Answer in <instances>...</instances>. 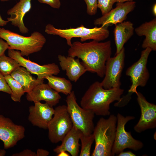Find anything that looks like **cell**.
Returning <instances> with one entry per match:
<instances>
[{
	"label": "cell",
	"instance_id": "35",
	"mask_svg": "<svg viewBox=\"0 0 156 156\" xmlns=\"http://www.w3.org/2000/svg\"><path fill=\"white\" fill-rule=\"evenodd\" d=\"M9 22L8 21H5L3 19L0 14V27L6 25Z\"/></svg>",
	"mask_w": 156,
	"mask_h": 156
},
{
	"label": "cell",
	"instance_id": "36",
	"mask_svg": "<svg viewBox=\"0 0 156 156\" xmlns=\"http://www.w3.org/2000/svg\"><path fill=\"white\" fill-rule=\"evenodd\" d=\"M57 156H70L69 155L67 152L66 151H62L58 153L57 154Z\"/></svg>",
	"mask_w": 156,
	"mask_h": 156
},
{
	"label": "cell",
	"instance_id": "26",
	"mask_svg": "<svg viewBox=\"0 0 156 156\" xmlns=\"http://www.w3.org/2000/svg\"><path fill=\"white\" fill-rule=\"evenodd\" d=\"M80 140L81 143V148L79 156H90L92 145L94 141L93 133L85 135L81 132Z\"/></svg>",
	"mask_w": 156,
	"mask_h": 156
},
{
	"label": "cell",
	"instance_id": "24",
	"mask_svg": "<svg viewBox=\"0 0 156 156\" xmlns=\"http://www.w3.org/2000/svg\"><path fill=\"white\" fill-rule=\"evenodd\" d=\"M20 65L16 60L5 54L0 57V73L4 76L11 74Z\"/></svg>",
	"mask_w": 156,
	"mask_h": 156
},
{
	"label": "cell",
	"instance_id": "16",
	"mask_svg": "<svg viewBox=\"0 0 156 156\" xmlns=\"http://www.w3.org/2000/svg\"><path fill=\"white\" fill-rule=\"evenodd\" d=\"M27 100L34 103L43 101L50 106H55L61 98L59 93L52 88L48 84L43 83L36 86L31 91L27 93Z\"/></svg>",
	"mask_w": 156,
	"mask_h": 156
},
{
	"label": "cell",
	"instance_id": "30",
	"mask_svg": "<svg viewBox=\"0 0 156 156\" xmlns=\"http://www.w3.org/2000/svg\"><path fill=\"white\" fill-rule=\"evenodd\" d=\"M40 3L46 4L52 8L55 9H59L61 3L60 0H38Z\"/></svg>",
	"mask_w": 156,
	"mask_h": 156
},
{
	"label": "cell",
	"instance_id": "33",
	"mask_svg": "<svg viewBox=\"0 0 156 156\" xmlns=\"http://www.w3.org/2000/svg\"><path fill=\"white\" fill-rule=\"evenodd\" d=\"M49 152L47 150L39 149L37 150L36 156H47L49 154Z\"/></svg>",
	"mask_w": 156,
	"mask_h": 156
},
{
	"label": "cell",
	"instance_id": "5",
	"mask_svg": "<svg viewBox=\"0 0 156 156\" xmlns=\"http://www.w3.org/2000/svg\"><path fill=\"white\" fill-rule=\"evenodd\" d=\"M45 32L48 34L57 35L65 39L69 46L72 44L71 40L73 38H80L81 42L89 40L100 42L106 39L109 35L107 27L96 26L89 28L83 25L76 28L61 29L56 28L53 25L49 24L46 25Z\"/></svg>",
	"mask_w": 156,
	"mask_h": 156
},
{
	"label": "cell",
	"instance_id": "20",
	"mask_svg": "<svg viewBox=\"0 0 156 156\" xmlns=\"http://www.w3.org/2000/svg\"><path fill=\"white\" fill-rule=\"evenodd\" d=\"M138 36H144L142 47L144 49L149 48L152 51L156 50V18L141 24L135 29Z\"/></svg>",
	"mask_w": 156,
	"mask_h": 156
},
{
	"label": "cell",
	"instance_id": "27",
	"mask_svg": "<svg viewBox=\"0 0 156 156\" xmlns=\"http://www.w3.org/2000/svg\"><path fill=\"white\" fill-rule=\"evenodd\" d=\"M116 0H97V6L103 15L110 11Z\"/></svg>",
	"mask_w": 156,
	"mask_h": 156
},
{
	"label": "cell",
	"instance_id": "6",
	"mask_svg": "<svg viewBox=\"0 0 156 156\" xmlns=\"http://www.w3.org/2000/svg\"><path fill=\"white\" fill-rule=\"evenodd\" d=\"M66 101L73 126L84 134L92 133L94 127L93 122L94 114L79 105L74 91L67 95Z\"/></svg>",
	"mask_w": 156,
	"mask_h": 156
},
{
	"label": "cell",
	"instance_id": "14",
	"mask_svg": "<svg viewBox=\"0 0 156 156\" xmlns=\"http://www.w3.org/2000/svg\"><path fill=\"white\" fill-rule=\"evenodd\" d=\"M135 4V2L133 1L118 2L114 8L94 20V24L107 28L109 26L121 23L125 20L128 14L134 10Z\"/></svg>",
	"mask_w": 156,
	"mask_h": 156
},
{
	"label": "cell",
	"instance_id": "9",
	"mask_svg": "<svg viewBox=\"0 0 156 156\" xmlns=\"http://www.w3.org/2000/svg\"><path fill=\"white\" fill-rule=\"evenodd\" d=\"M151 49L147 48L141 53L140 59L127 70L126 75L130 77L131 85L128 92L138 93L137 90L139 86H145L149 79L150 74L147 67L148 56Z\"/></svg>",
	"mask_w": 156,
	"mask_h": 156
},
{
	"label": "cell",
	"instance_id": "21",
	"mask_svg": "<svg viewBox=\"0 0 156 156\" xmlns=\"http://www.w3.org/2000/svg\"><path fill=\"white\" fill-rule=\"evenodd\" d=\"M134 30L133 23L129 21H124L116 25L113 31L116 47L115 54L120 52L132 36Z\"/></svg>",
	"mask_w": 156,
	"mask_h": 156
},
{
	"label": "cell",
	"instance_id": "29",
	"mask_svg": "<svg viewBox=\"0 0 156 156\" xmlns=\"http://www.w3.org/2000/svg\"><path fill=\"white\" fill-rule=\"evenodd\" d=\"M0 91L8 93L10 95L12 91L7 83L5 77L0 73Z\"/></svg>",
	"mask_w": 156,
	"mask_h": 156
},
{
	"label": "cell",
	"instance_id": "10",
	"mask_svg": "<svg viewBox=\"0 0 156 156\" xmlns=\"http://www.w3.org/2000/svg\"><path fill=\"white\" fill-rule=\"evenodd\" d=\"M125 49L123 47L113 57H110L105 64L104 78L101 82L106 89L120 88L121 74L125 65Z\"/></svg>",
	"mask_w": 156,
	"mask_h": 156
},
{
	"label": "cell",
	"instance_id": "11",
	"mask_svg": "<svg viewBox=\"0 0 156 156\" xmlns=\"http://www.w3.org/2000/svg\"><path fill=\"white\" fill-rule=\"evenodd\" d=\"M8 56L16 60L21 66L25 68L31 73L36 75L37 78L44 79L47 76L57 75L60 72L58 66L55 63L40 65L27 59L22 55L20 51L8 49Z\"/></svg>",
	"mask_w": 156,
	"mask_h": 156
},
{
	"label": "cell",
	"instance_id": "31",
	"mask_svg": "<svg viewBox=\"0 0 156 156\" xmlns=\"http://www.w3.org/2000/svg\"><path fill=\"white\" fill-rule=\"evenodd\" d=\"M9 48V46L3 40L0 38V57L5 54V52Z\"/></svg>",
	"mask_w": 156,
	"mask_h": 156
},
{
	"label": "cell",
	"instance_id": "4",
	"mask_svg": "<svg viewBox=\"0 0 156 156\" xmlns=\"http://www.w3.org/2000/svg\"><path fill=\"white\" fill-rule=\"evenodd\" d=\"M0 38L6 41L9 49L20 51L23 56L40 51L46 41L44 36L37 31L26 37L0 27Z\"/></svg>",
	"mask_w": 156,
	"mask_h": 156
},
{
	"label": "cell",
	"instance_id": "15",
	"mask_svg": "<svg viewBox=\"0 0 156 156\" xmlns=\"http://www.w3.org/2000/svg\"><path fill=\"white\" fill-rule=\"evenodd\" d=\"M29 107V121L34 126L46 129L54 113V109L47 103H34Z\"/></svg>",
	"mask_w": 156,
	"mask_h": 156
},
{
	"label": "cell",
	"instance_id": "18",
	"mask_svg": "<svg viewBox=\"0 0 156 156\" xmlns=\"http://www.w3.org/2000/svg\"><path fill=\"white\" fill-rule=\"evenodd\" d=\"M58 58L61 69L66 71V76L71 81L77 82L87 71L78 58L61 55H59Z\"/></svg>",
	"mask_w": 156,
	"mask_h": 156
},
{
	"label": "cell",
	"instance_id": "22",
	"mask_svg": "<svg viewBox=\"0 0 156 156\" xmlns=\"http://www.w3.org/2000/svg\"><path fill=\"white\" fill-rule=\"evenodd\" d=\"M10 75L22 86L27 93L38 84L44 83V79H36L25 68L21 66L17 68Z\"/></svg>",
	"mask_w": 156,
	"mask_h": 156
},
{
	"label": "cell",
	"instance_id": "7",
	"mask_svg": "<svg viewBox=\"0 0 156 156\" xmlns=\"http://www.w3.org/2000/svg\"><path fill=\"white\" fill-rule=\"evenodd\" d=\"M117 125L116 135L113 146L112 156L118 155L126 148L137 151L144 146L140 141L133 138L131 132H127L125 129L126 124L129 121L135 119L133 116L125 117L118 113L117 116Z\"/></svg>",
	"mask_w": 156,
	"mask_h": 156
},
{
	"label": "cell",
	"instance_id": "40",
	"mask_svg": "<svg viewBox=\"0 0 156 156\" xmlns=\"http://www.w3.org/2000/svg\"><path fill=\"white\" fill-rule=\"evenodd\" d=\"M10 0H0V1L2 2H4L9 1Z\"/></svg>",
	"mask_w": 156,
	"mask_h": 156
},
{
	"label": "cell",
	"instance_id": "2",
	"mask_svg": "<svg viewBox=\"0 0 156 156\" xmlns=\"http://www.w3.org/2000/svg\"><path fill=\"white\" fill-rule=\"evenodd\" d=\"M124 92L120 88L105 89L101 82L95 81L90 86L82 97L81 106L97 116H109L110 104L115 101H121Z\"/></svg>",
	"mask_w": 156,
	"mask_h": 156
},
{
	"label": "cell",
	"instance_id": "1",
	"mask_svg": "<svg viewBox=\"0 0 156 156\" xmlns=\"http://www.w3.org/2000/svg\"><path fill=\"white\" fill-rule=\"evenodd\" d=\"M70 47L68 56L81 59L87 71L96 73L101 78L104 77L106 63L112 53L110 41L101 42L92 40L84 43L77 41Z\"/></svg>",
	"mask_w": 156,
	"mask_h": 156
},
{
	"label": "cell",
	"instance_id": "19",
	"mask_svg": "<svg viewBox=\"0 0 156 156\" xmlns=\"http://www.w3.org/2000/svg\"><path fill=\"white\" fill-rule=\"evenodd\" d=\"M81 132L73 126L62 141L61 145L56 146L53 151L57 154L64 151L68 152L72 156L79 155V140Z\"/></svg>",
	"mask_w": 156,
	"mask_h": 156
},
{
	"label": "cell",
	"instance_id": "32",
	"mask_svg": "<svg viewBox=\"0 0 156 156\" xmlns=\"http://www.w3.org/2000/svg\"><path fill=\"white\" fill-rule=\"evenodd\" d=\"M12 156H36V153L29 149H26L18 153L14 154Z\"/></svg>",
	"mask_w": 156,
	"mask_h": 156
},
{
	"label": "cell",
	"instance_id": "34",
	"mask_svg": "<svg viewBox=\"0 0 156 156\" xmlns=\"http://www.w3.org/2000/svg\"><path fill=\"white\" fill-rule=\"evenodd\" d=\"M136 155L130 151H124L119 153L117 155L118 156H135Z\"/></svg>",
	"mask_w": 156,
	"mask_h": 156
},
{
	"label": "cell",
	"instance_id": "23",
	"mask_svg": "<svg viewBox=\"0 0 156 156\" xmlns=\"http://www.w3.org/2000/svg\"><path fill=\"white\" fill-rule=\"evenodd\" d=\"M45 79L47 80L49 85L59 93L68 95L72 91V84L64 78L51 75L46 76Z\"/></svg>",
	"mask_w": 156,
	"mask_h": 156
},
{
	"label": "cell",
	"instance_id": "13",
	"mask_svg": "<svg viewBox=\"0 0 156 156\" xmlns=\"http://www.w3.org/2000/svg\"><path fill=\"white\" fill-rule=\"evenodd\" d=\"M137 100L140 107L141 116L137 124L134 126L135 132L140 133L156 127V105L148 101L140 92L136 94Z\"/></svg>",
	"mask_w": 156,
	"mask_h": 156
},
{
	"label": "cell",
	"instance_id": "25",
	"mask_svg": "<svg viewBox=\"0 0 156 156\" xmlns=\"http://www.w3.org/2000/svg\"><path fill=\"white\" fill-rule=\"evenodd\" d=\"M5 79L12 91L11 98L15 102H20L22 96L25 93L22 86L10 75L4 76Z\"/></svg>",
	"mask_w": 156,
	"mask_h": 156
},
{
	"label": "cell",
	"instance_id": "12",
	"mask_svg": "<svg viewBox=\"0 0 156 156\" xmlns=\"http://www.w3.org/2000/svg\"><path fill=\"white\" fill-rule=\"evenodd\" d=\"M25 131L23 126L16 124L10 119L0 114V140L3 142L5 149L16 145L25 137Z\"/></svg>",
	"mask_w": 156,
	"mask_h": 156
},
{
	"label": "cell",
	"instance_id": "28",
	"mask_svg": "<svg viewBox=\"0 0 156 156\" xmlns=\"http://www.w3.org/2000/svg\"><path fill=\"white\" fill-rule=\"evenodd\" d=\"M87 6V13L89 15L93 16L97 12V0H84Z\"/></svg>",
	"mask_w": 156,
	"mask_h": 156
},
{
	"label": "cell",
	"instance_id": "38",
	"mask_svg": "<svg viewBox=\"0 0 156 156\" xmlns=\"http://www.w3.org/2000/svg\"><path fill=\"white\" fill-rule=\"evenodd\" d=\"M134 0H116V2L123 3L127 1H133Z\"/></svg>",
	"mask_w": 156,
	"mask_h": 156
},
{
	"label": "cell",
	"instance_id": "8",
	"mask_svg": "<svg viewBox=\"0 0 156 156\" xmlns=\"http://www.w3.org/2000/svg\"><path fill=\"white\" fill-rule=\"evenodd\" d=\"M73 126L66 105L58 106L48 125L49 139L53 143L62 142Z\"/></svg>",
	"mask_w": 156,
	"mask_h": 156
},
{
	"label": "cell",
	"instance_id": "17",
	"mask_svg": "<svg viewBox=\"0 0 156 156\" xmlns=\"http://www.w3.org/2000/svg\"><path fill=\"white\" fill-rule=\"evenodd\" d=\"M31 0H19L12 8L7 12L10 15L7 20L11 22V24L18 27L20 31L23 34L28 32L29 29L25 26L23 18L25 15L31 9Z\"/></svg>",
	"mask_w": 156,
	"mask_h": 156
},
{
	"label": "cell",
	"instance_id": "3",
	"mask_svg": "<svg viewBox=\"0 0 156 156\" xmlns=\"http://www.w3.org/2000/svg\"><path fill=\"white\" fill-rule=\"evenodd\" d=\"M116 125L117 117L114 114L107 119L102 117L98 121L92 133L95 146L92 156H112Z\"/></svg>",
	"mask_w": 156,
	"mask_h": 156
},
{
	"label": "cell",
	"instance_id": "39",
	"mask_svg": "<svg viewBox=\"0 0 156 156\" xmlns=\"http://www.w3.org/2000/svg\"><path fill=\"white\" fill-rule=\"evenodd\" d=\"M6 153L5 151L4 150H0V156L4 155Z\"/></svg>",
	"mask_w": 156,
	"mask_h": 156
},
{
	"label": "cell",
	"instance_id": "37",
	"mask_svg": "<svg viewBox=\"0 0 156 156\" xmlns=\"http://www.w3.org/2000/svg\"><path fill=\"white\" fill-rule=\"evenodd\" d=\"M152 12L153 15L155 16H156V4L155 3L153 5L152 8Z\"/></svg>",
	"mask_w": 156,
	"mask_h": 156
}]
</instances>
